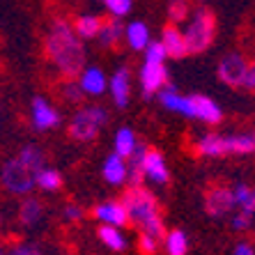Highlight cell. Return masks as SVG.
Masks as SVG:
<instances>
[{
	"label": "cell",
	"mask_w": 255,
	"mask_h": 255,
	"mask_svg": "<svg viewBox=\"0 0 255 255\" xmlns=\"http://www.w3.org/2000/svg\"><path fill=\"white\" fill-rule=\"evenodd\" d=\"M44 55L62 78H78L88 67L83 39L74 23L65 18H53L44 37Z\"/></svg>",
	"instance_id": "cell-1"
},
{
	"label": "cell",
	"mask_w": 255,
	"mask_h": 255,
	"mask_svg": "<svg viewBox=\"0 0 255 255\" xmlns=\"http://www.w3.org/2000/svg\"><path fill=\"white\" fill-rule=\"evenodd\" d=\"M46 166V154L37 145H25L16 152V156L5 161L0 179L7 193L12 196H30L37 189V172Z\"/></svg>",
	"instance_id": "cell-2"
},
{
	"label": "cell",
	"mask_w": 255,
	"mask_h": 255,
	"mask_svg": "<svg viewBox=\"0 0 255 255\" xmlns=\"http://www.w3.org/2000/svg\"><path fill=\"white\" fill-rule=\"evenodd\" d=\"M129 221L138 228V232H147L156 239H166V228H163V216L159 209V200L149 189L145 186H129L122 196Z\"/></svg>",
	"instance_id": "cell-3"
},
{
	"label": "cell",
	"mask_w": 255,
	"mask_h": 255,
	"mask_svg": "<svg viewBox=\"0 0 255 255\" xmlns=\"http://www.w3.org/2000/svg\"><path fill=\"white\" fill-rule=\"evenodd\" d=\"M182 32H184L186 46H189V55L202 53L212 46L214 37H216V16L207 7H196Z\"/></svg>",
	"instance_id": "cell-4"
},
{
	"label": "cell",
	"mask_w": 255,
	"mask_h": 255,
	"mask_svg": "<svg viewBox=\"0 0 255 255\" xmlns=\"http://www.w3.org/2000/svg\"><path fill=\"white\" fill-rule=\"evenodd\" d=\"M108 122L106 108L99 104L78 106V111L69 120V138L76 142H92L101 133Z\"/></svg>",
	"instance_id": "cell-5"
},
{
	"label": "cell",
	"mask_w": 255,
	"mask_h": 255,
	"mask_svg": "<svg viewBox=\"0 0 255 255\" xmlns=\"http://www.w3.org/2000/svg\"><path fill=\"white\" fill-rule=\"evenodd\" d=\"M251 65H253V62H249V58L244 53H239V51H228V53L219 60V67H216V69H219V78L226 85H230V88H244L246 76H249V71H251Z\"/></svg>",
	"instance_id": "cell-6"
},
{
	"label": "cell",
	"mask_w": 255,
	"mask_h": 255,
	"mask_svg": "<svg viewBox=\"0 0 255 255\" xmlns=\"http://www.w3.org/2000/svg\"><path fill=\"white\" fill-rule=\"evenodd\" d=\"M138 83L142 88V97H154L168 85V67L166 62H156V60H145L138 69Z\"/></svg>",
	"instance_id": "cell-7"
},
{
	"label": "cell",
	"mask_w": 255,
	"mask_h": 255,
	"mask_svg": "<svg viewBox=\"0 0 255 255\" xmlns=\"http://www.w3.org/2000/svg\"><path fill=\"white\" fill-rule=\"evenodd\" d=\"M30 125L35 131H53L62 125L60 111L44 97H32L30 101Z\"/></svg>",
	"instance_id": "cell-8"
},
{
	"label": "cell",
	"mask_w": 255,
	"mask_h": 255,
	"mask_svg": "<svg viewBox=\"0 0 255 255\" xmlns=\"http://www.w3.org/2000/svg\"><path fill=\"white\" fill-rule=\"evenodd\" d=\"M159 104L166 108L168 113L196 120V97L193 95H179V90L170 83L159 92Z\"/></svg>",
	"instance_id": "cell-9"
},
{
	"label": "cell",
	"mask_w": 255,
	"mask_h": 255,
	"mask_svg": "<svg viewBox=\"0 0 255 255\" xmlns=\"http://www.w3.org/2000/svg\"><path fill=\"white\" fill-rule=\"evenodd\" d=\"M205 209L214 219H223V216H232V212L237 209L235 202V191L230 186H212L205 196Z\"/></svg>",
	"instance_id": "cell-10"
},
{
	"label": "cell",
	"mask_w": 255,
	"mask_h": 255,
	"mask_svg": "<svg viewBox=\"0 0 255 255\" xmlns=\"http://www.w3.org/2000/svg\"><path fill=\"white\" fill-rule=\"evenodd\" d=\"M92 216L99 221L101 226H115V228H125L129 221V212H127L125 202L122 200H106L99 202L95 209H92Z\"/></svg>",
	"instance_id": "cell-11"
},
{
	"label": "cell",
	"mask_w": 255,
	"mask_h": 255,
	"mask_svg": "<svg viewBox=\"0 0 255 255\" xmlns=\"http://www.w3.org/2000/svg\"><path fill=\"white\" fill-rule=\"evenodd\" d=\"M108 95L113 99L118 108H127L131 101V71L127 67H118L111 74V83H108Z\"/></svg>",
	"instance_id": "cell-12"
},
{
	"label": "cell",
	"mask_w": 255,
	"mask_h": 255,
	"mask_svg": "<svg viewBox=\"0 0 255 255\" xmlns=\"http://www.w3.org/2000/svg\"><path fill=\"white\" fill-rule=\"evenodd\" d=\"M101 177L111 186L127 184L129 182V161L125 156H120L118 152H111L101 163Z\"/></svg>",
	"instance_id": "cell-13"
},
{
	"label": "cell",
	"mask_w": 255,
	"mask_h": 255,
	"mask_svg": "<svg viewBox=\"0 0 255 255\" xmlns=\"http://www.w3.org/2000/svg\"><path fill=\"white\" fill-rule=\"evenodd\" d=\"M145 179H149L152 184H168L170 182V170H168V161L166 156L161 154L159 149H147V154H145Z\"/></svg>",
	"instance_id": "cell-14"
},
{
	"label": "cell",
	"mask_w": 255,
	"mask_h": 255,
	"mask_svg": "<svg viewBox=\"0 0 255 255\" xmlns=\"http://www.w3.org/2000/svg\"><path fill=\"white\" fill-rule=\"evenodd\" d=\"M78 83H81V88H83V92L88 97H101V95H106L111 78H106V74H104L101 67L88 65L83 69V74L78 76Z\"/></svg>",
	"instance_id": "cell-15"
},
{
	"label": "cell",
	"mask_w": 255,
	"mask_h": 255,
	"mask_svg": "<svg viewBox=\"0 0 255 255\" xmlns=\"http://www.w3.org/2000/svg\"><path fill=\"white\" fill-rule=\"evenodd\" d=\"M223 147L226 156H246L255 154V131H239V133H223Z\"/></svg>",
	"instance_id": "cell-16"
},
{
	"label": "cell",
	"mask_w": 255,
	"mask_h": 255,
	"mask_svg": "<svg viewBox=\"0 0 255 255\" xmlns=\"http://www.w3.org/2000/svg\"><path fill=\"white\" fill-rule=\"evenodd\" d=\"M161 44L166 46L168 51V58H186L189 55V46H186V39H184V32L179 30V25L170 23L166 28L161 30Z\"/></svg>",
	"instance_id": "cell-17"
},
{
	"label": "cell",
	"mask_w": 255,
	"mask_h": 255,
	"mask_svg": "<svg viewBox=\"0 0 255 255\" xmlns=\"http://www.w3.org/2000/svg\"><path fill=\"white\" fill-rule=\"evenodd\" d=\"M193 147L200 156L205 159H219V156H226V149H223V133H216V131H207L202 136L196 138Z\"/></svg>",
	"instance_id": "cell-18"
},
{
	"label": "cell",
	"mask_w": 255,
	"mask_h": 255,
	"mask_svg": "<svg viewBox=\"0 0 255 255\" xmlns=\"http://www.w3.org/2000/svg\"><path fill=\"white\" fill-rule=\"evenodd\" d=\"M42 221H44V205H42V200L25 196V200L21 202V207H18V223H21L25 230H35Z\"/></svg>",
	"instance_id": "cell-19"
},
{
	"label": "cell",
	"mask_w": 255,
	"mask_h": 255,
	"mask_svg": "<svg viewBox=\"0 0 255 255\" xmlns=\"http://www.w3.org/2000/svg\"><path fill=\"white\" fill-rule=\"evenodd\" d=\"M196 97V120H200L202 125L216 127L223 122V111L214 99L205 95H193Z\"/></svg>",
	"instance_id": "cell-20"
},
{
	"label": "cell",
	"mask_w": 255,
	"mask_h": 255,
	"mask_svg": "<svg viewBox=\"0 0 255 255\" xmlns=\"http://www.w3.org/2000/svg\"><path fill=\"white\" fill-rule=\"evenodd\" d=\"M138 138L133 133L131 127H120L115 131V138H113V152H118L120 156H125V159H131V156L138 152Z\"/></svg>",
	"instance_id": "cell-21"
},
{
	"label": "cell",
	"mask_w": 255,
	"mask_h": 255,
	"mask_svg": "<svg viewBox=\"0 0 255 255\" xmlns=\"http://www.w3.org/2000/svg\"><path fill=\"white\" fill-rule=\"evenodd\" d=\"M125 42L131 51H145V48L152 44L147 23H142V21H131V23H127Z\"/></svg>",
	"instance_id": "cell-22"
},
{
	"label": "cell",
	"mask_w": 255,
	"mask_h": 255,
	"mask_svg": "<svg viewBox=\"0 0 255 255\" xmlns=\"http://www.w3.org/2000/svg\"><path fill=\"white\" fill-rule=\"evenodd\" d=\"M104 23H106V21H101L97 14H81V16L74 21V28H76L78 37H81L83 42H90V39H99Z\"/></svg>",
	"instance_id": "cell-23"
},
{
	"label": "cell",
	"mask_w": 255,
	"mask_h": 255,
	"mask_svg": "<svg viewBox=\"0 0 255 255\" xmlns=\"http://www.w3.org/2000/svg\"><path fill=\"white\" fill-rule=\"evenodd\" d=\"M125 35H127V28L122 25V21H120V18H111V21L104 23L101 35L97 42H99L104 48H115L120 42H125Z\"/></svg>",
	"instance_id": "cell-24"
},
{
	"label": "cell",
	"mask_w": 255,
	"mask_h": 255,
	"mask_svg": "<svg viewBox=\"0 0 255 255\" xmlns=\"http://www.w3.org/2000/svg\"><path fill=\"white\" fill-rule=\"evenodd\" d=\"M99 242L106 246V249L115 251V253H120V251H125L127 246H129V239H127V235L122 232V228H115V226H99Z\"/></svg>",
	"instance_id": "cell-25"
},
{
	"label": "cell",
	"mask_w": 255,
	"mask_h": 255,
	"mask_svg": "<svg viewBox=\"0 0 255 255\" xmlns=\"http://www.w3.org/2000/svg\"><path fill=\"white\" fill-rule=\"evenodd\" d=\"M232 191H235L237 212L253 216V214H255V186L246 184V182H237V184L232 186Z\"/></svg>",
	"instance_id": "cell-26"
},
{
	"label": "cell",
	"mask_w": 255,
	"mask_h": 255,
	"mask_svg": "<svg viewBox=\"0 0 255 255\" xmlns=\"http://www.w3.org/2000/svg\"><path fill=\"white\" fill-rule=\"evenodd\" d=\"M58 92H60V99L65 104H71V106H83L85 97H88L83 92V88H81V83H78V78H65L60 83Z\"/></svg>",
	"instance_id": "cell-27"
},
{
	"label": "cell",
	"mask_w": 255,
	"mask_h": 255,
	"mask_svg": "<svg viewBox=\"0 0 255 255\" xmlns=\"http://www.w3.org/2000/svg\"><path fill=\"white\" fill-rule=\"evenodd\" d=\"M37 189L44 191V193H55V191L62 189V175L55 168L44 166L37 172Z\"/></svg>",
	"instance_id": "cell-28"
},
{
	"label": "cell",
	"mask_w": 255,
	"mask_h": 255,
	"mask_svg": "<svg viewBox=\"0 0 255 255\" xmlns=\"http://www.w3.org/2000/svg\"><path fill=\"white\" fill-rule=\"evenodd\" d=\"M166 255H186L189 253V237L184 230H170L163 239Z\"/></svg>",
	"instance_id": "cell-29"
},
{
	"label": "cell",
	"mask_w": 255,
	"mask_h": 255,
	"mask_svg": "<svg viewBox=\"0 0 255 255\" xmlns=\"http://www.w3.org/2000/svg\"><path fill=\"white\" fill-rule=\"evenodd\" d=\"M145 154H147V147L140 145L136 154L131 159H127L129 161V186H142V179H145V168H142Z\"/></svg>",
	"instance_id": "cell-30"
},
{
	"label": "cell",
	"mask_w": 255,
	"mask_h": 255,
	"mask_svg": "<svg viewBox=\"0 0 255 255\" xmlns=\"http://www.w3.org/2000/svg\"><path fill=\"white\" fill-rule=\"evenodd\" d=\"M168 16H170V21L175 25L189 21V16H191L189 0H168Z\"/></svg>",
	"instance_id": "cell-31"
},
{
	"label": "cell",
	"mask_w": 255,
	"mask_h": 255,
	"mask_svg": "<svg viewBox=\"0 0 255 255\" xmlns=\"http://www.w3.org/2000/svg\"><path fill=\"white\" fill-rule=\"evenodd\" d=\"M2 255H42L37 246L28 242H12L2 249Z\"/></svg>",
	"instance_id": "cell-32"
},
{
	"label": "cell",
	"mask_w": 255,
	"mask_h": 255,
	"mask_svg": "<svg viewBox=\"0 0 255 255\" xmlns=\"http://www.w3.org/2000/svg\"><path fill=\"white\" fill-rule=\"evenodd\" d=\"M101 2L106 5V9L115 18H125L131 12V7H133V0H101Z\"/></svg>",
	"instance_id": "cell-33"
},
{
	"label": "cell",
	"mask_w": 255,
	"mask_h": 255,
	"mask_svg": "<svg viewBox=\"0 0 255 255\" xmlns=\"http://www.w3.org/2000/svg\"><path fill=\"white\" fill-rule=\"evenodd\" d=\"M159 246H161V239L152 237L147 232H138V251L142 255H156Z\"/></svg>",
	"instance_id": "cell-34"
},
{
	"label": "cell",
	"mask_w": 255,
	"mask_h": 255,
	"mask_svg": "<svg viewBox=\"0 0 255 255\" xmlns=\"http://www.w3.org/2000/svg\"><path fill=\"white\" fill-rule=\"evenodd\" d=\"M251 226H253V216H249V214L235 212L230 216V228L235 232H246V230H251Z\"/></svg>",
	"instance_id": "cell-35"
},
{
	"label": "cell",
	"mask_w": 255,
	"mask_h": 255,
	"mask_svg": "<svg viewBox=\"0 0 255 255\" xmlns=\"http://www.w3.org/2000/svg\"><path fill=\"white\" fill-rule=\"evenodd\" d=\"M83 207H78L76 202H69L62 207V221H67V223H78V221H83Z\"/></svg>",
	"instance_id": "cell-36"
},
{
	"label": "cell",
	"mask_w": 255,
	"mask_h": 255,
	"mask_svg": "<svg viewBox=\"0 0 255 255\" xmlns=\"http://www.w3.org/2000/svg\"><path fill=\"white\" fill-rule=\"evenodd\" d=\"M232 255H255V249L249 242H239L235 249H232Z\"/></svg>",
	"instance_id": "cell-37"
},
{
	"label": "cell",
	"mask_w": 255,
	"mask_h": 255,
	"mask_svg": "<svg viewBox=\"0 0 255 255\" xmlns=\"http://www.w3.org/2000/svg\"><path fill=\"white\" fill-rule=\"evenodd\" d=\"M244 90H251V92H255V62L251 65V71H249V76H246Z\"/></svg>",
	"instance_id": "cell-38"
}]
</instances>
